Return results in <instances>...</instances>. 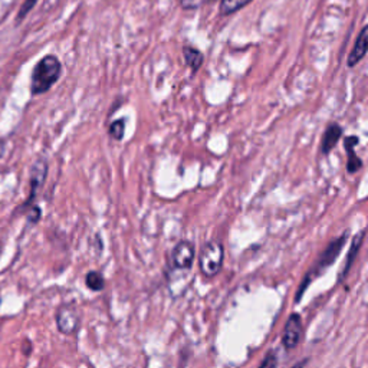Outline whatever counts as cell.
Wrapping results in <instances>:
<instances>
[{
    "label": "cell",
    "instance_id": "6da1fadb",
    "mask_svg": "<svg viewBox=\"0 0 368 368\" xmlns=\"http://www.w3.org/2000/svg\"><path fill=\"white\" fill-rule=\"evenodd\" d=\"M62 74V64L55 55L43 57L33 68L30 77L32 95H42L54 87Z\"/></svg>",
    "mask_w": 368,
    "mask_h": 368
},
{
    "label": "cell",
    "instance_id": "7a4b0ae2",
    "mask_svg": "<svg viewBox=\"0 0 368 368\" xmlns=\"http://www.w3.org/2000/svg\"><path fill=\"white\" fill-rule=\"evenodd\" d=\"M347 239H348V232L342 233L338 239L333 240V242L327 246V249L321 253V256L317 259V262H315V265L312 267V269L306 274V278L303 279L302 285H301L299 289H298V294H296V296H295V302H299V301H301V298H302L303 292L306 291V286L309 285V282H311L313 278H318L323 272H325V271L334 264V262L338 259L340 253L342 252V249H344V246H345Z\"/></svg>",
    "mask_w": 368,
    "mask_h": 368
},
{
    "label": "cell",
    "instance_id": "3957f363",
    "mask_svg": "<svg viewBox=\"0 0 368 368\" xmlns=\"http://www.w3.org/2000/svg\"><path fill=\"white\" fill-rule=\"evenodd\" d=\"M223 257H225V247L219 240H212L207 242L199 257V265L200 271L204 277L213 278L216 277L223 265Z\"/></svg>",
    "mask_w": 368,
    "mask_h": 368
},
{
    "label": "cell",
    "instance_id": "277c9868",
    "mask_svg": "<svg viewBox=\"0 0 368 368\" xmlns=\"http://www.w3.org/2000/svg\"><path fill=\"white\" fill-rule=\"evenodd\" d=\"M194 260V246L191 242H179L172 252V267L174 269H190Z\"/></svg>",
    "mask_w": 368,
    "mask_h": 368
},
{
    "label": "cell",
    "instance_id": "5b68a950",
    "mask_svg": "<svg viewBox=\"0 0 368 368\" xmlns=\"http://www.w3.org/2000/svg\"><path fill=\"white\" fill-rule=\"evenodd\" d=\"M57 327L65 335L74 334L79 327V315L75 308L64 305L57 311Z\"/></svg>",
    "mask_w": 368,
    "mask_h": 368
},
{
    "label": "cell",
    "instance_id": "8992f818",
    "mask_svg": "<svg viewBox=\"0 0 368 368\" xmlns=\"http://www.w3.org/2000/svg\"><path fill=\"white\" fill-rule=\"evenodd\" d=\"M302 335V323L299 313H291L282 333V344L286 350H294Z\"/></svg>",
    "mask_w": 368,
    "mask_h": 368
},
{
    "label": "cell",
    "instance_id": "52a82bcc",
    "mask_svg": "<svg viewBox=\"0 0 368 368\" xmlns=\"http://www.w3.org/2000/svg\"><path fill=\"white\" fill-rule=\"evenodd\" d=\"M48 170H49V166H48V162L45 159H38L35 162V165L32 166L30 173H29V179H30V197H29V201H32L36 197L38 191L45 184V180H46V176H48Z\"/></svg>",
    "mask_w": 368,
    "mask_h": 368
},
{
    "label": "cell",
    "instance_id": "ba28073f",
    "mask_svg": "<svg viewBox=\"0 0 368 368\" xmlns=\"http://www.w3.org/2000/svg\"><path fill=\"white\" fill-rule=\"evenodd\" d=\"M367 48H368V26H362L347 60V65L350 68L355 67L364 60V57L367 55Z\"/></svg>",
    "mask_w": 368,
    "mask_h": 368
},
{
    "label": "cell",
    "instance_id": "9c48e42d",
    "mask_svg": "<svg viewBox=\"0 0 368 368\" xmlns=\"http://www.w3.org/2000/svg\"><path fill=\"white\" fill-rule=\"evenodd\" d=\"M358 143H359V138L357 135H348L344 140V148H345V152H347V157H348L347 172L350 174H354L358 170H361L362 165H364L362 160L355 154V147L358 145Z\"/></svg>",
    "mask_w": 368,
    "mask_h": 368
},
{
    "label": "cell",
    "instance_id": "30bf717a",
    "mask_svg": "<svg viewBox=\"0 0 368 368\" xmlns=\"http://www.w3.org/2000/svg\"><path fill=\"white\" fill-rule=\"evenodd\" d=\"M342 133H344V130L338 123H331L327 127V130L323 135V140H321V154L328 155L334 150L337 143L341 140Z\"/></svg>",
    "mask_w": 368,
    "mask_h": 368
},
{
    "label": "cell",
    "instance_id": "8fae6325",
    "mask_svg": "<svg viewBox=\"0 0 368 368\" xmlns=\"http://www.w3.org/2000/svg\"><path fill=\"white\" fill-rule=\"evenodd\" d=\"M183 57H184V61H186L187 67L191 69L193 75L201 68L203 61H204V55L197 48L191 46V45H186L183 48Z\"/></svg>",
    "mask_w": 368,
    "mask_h": 368
},
{
    "label": "cell",
    "instance_id": "7c38bea8",
    "mask_svg": "<svg viewBox=\"0 0 368 368\" xmlns=\"http://www.w3.org/2000/svg\"><path fill=\"white\" fill-rule=\"evenodd\" d=\"M364 236H365V230H361V232L352 239L351 247H350L348 255H347L345 267H344V269H342L341 274H340V281H342V279L347 277V274L350 272V269H351V267H352V264H354V259H355V256L358 255V250H359V247H361V245H362Z\"/></svg>",
    "mask_w": 368,
    "mask_h": 368
},
{
    "label": "cell",
    "instance_id": "4fadbf2b",
    "mask_svg": "<svg viewBox=\"0 0 368 368\" xmlns=\"http://www.w3.org/2000/svg\"><path fill=\"white\" fill-rule=\"evenodd\" d=\"M252 0H221V16H230L247 6Z\"/></svg>",
    "mask_w": 368,
    "mask_h": 368
},
{
    "label": "cell",
    "instance_id": "5bb4252c",
    "mask_svg": "<svg viewBox=\"0 0 368 368\" xmlns=\"http://www.w3.org/2000/svg\"><path fill=\"white\" fill-rule=\"evenodd\" d=\"M85 285L94 291V292H99L104 289L105 286V281L102 278V275L96 271H92V272H88L87 277H85Z\"/></svg>",
    "mask_w": 368,
    "mask_h": 368
},
{
    "label": "cell",
    "instance_id": "9a60e30c",
    "mask_svg": "<svg viewBox=\"0 0 368 368\" xmlns=\"http://www.w3.org/2000/svg\"><path fill=\"white\" fill-rule=\"evenodd\" d=\"M108 133H110V137L113 140L121 141L124 138V134H126V118H120V120L113 121L110 124Z\"/></svg>",
    "mask_w": 368,
    "mask_h": 368
},
{
    "label": "cell",
    "instance_id": "2e32d148",
    "mask_svg": "<svg viewBox=\"0 0 368 368\" xmlns=\"http://www.w3.org/2000/svg\"><path fill=\"white\" fill-rule=\"evenodd\" d=\"M36 4H38V0H25L19 13H18V22H22L26 18V15L35 8Z\"/></svg>",
    "mask_w": 368,
    "mask_h": 368
},
{
    "label": "cell",
    "instance_id": "e0dca14e",
    "mask_svg": "<svg viewBox=\"0 0 368 368\" xmlns=\"http://www.w3.org/2000/svg\"><path fill=\"white\" fill-rule=\"evenodd\" d=\"M277 367H278V357L274 351H269L264 358V361H262L259 365V368H277Z\"/></svg>",
    "mask_w": 368,
    "mask_h": 368
},
{
    "label": "cell",
    "instance_id": "ac0fdd59",
    "mask_svg": "<svg viewBox=\"0 0 368 368\" xmlns=\"http://www.w3.org/2000/svg\"><path fill=\"white\" fill-rule=\"evenodd\" d=\"M203 0H180V5L186 11H194L201 5Z\"/></svg>",
    "mask_w": 368,
    "mask_h": 368
},
{
    "label": "cell",
    "instance_id": "d6986e66",
    "mask_svg": "<svg viewBox=\"0 0 368 368\" xmlns=\"http://www.w3.org/2000/svg\"><path fill=\"white\" fill-rule=\"evenodd\" d=\"M40 216H42V212H40V208L38 207V206H35V207H32L30 208V212H29V222H32V223H36L39 219H40Z\"/></svg>",
    "mask_w": 368,
    "mask_h": 368
},
{
    "label": "cell",
    "instance_id": "ffe728a7",
    "mask_svg": "<svg viewBox=\"0 0 368 368\" xmlns=\"http://www.w3.org/2000/svg\"><path fill=\"white\" fill-rule=\"evenodd\" d=\"M303 364H305V361H303V362H299V364H296V365H294L292 368H303Z\"/></svg>",
    "mask_w": 368,
    "mask_h": 368
},
{
    "label": "cell",
    "instance_id": "44dd1931",
    "mask_svg": "<svg viewBox=\"0 0 368 368\" xmlns=\"http://www.w3.org/2000/svg\"><path fill=\"white\" fill-rule=\"evenodd\" d=\"M208 2H218V0H208Z\"/></svg>",
    "mask_w": 368,
    "mask_h": 368
}]
</instances>
